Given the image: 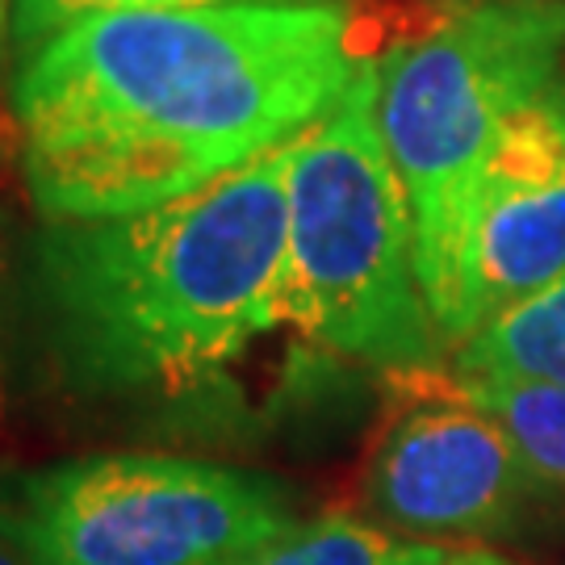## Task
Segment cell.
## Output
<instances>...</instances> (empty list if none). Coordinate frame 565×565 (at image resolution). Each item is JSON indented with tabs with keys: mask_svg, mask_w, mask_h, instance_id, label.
<instances>
[{
	"mask_svg": "<svg viewBox=\"0 0 565 565\" xmlns=\"http://www.w3.org/2000/svg\"><path fill=\"white\" fill-rule=\"evenodd\" d=\"M377 55L348 0L121 9L13 72L21 172L42 223L177 202L298 139Z\"/></svg>",
	"mask_w": 565,
	"mask_h": 565,
	"instance_id": "obj_1",
	"label": "cell"
},
{
	"mask_svg": "<svg viewBox=\"0 0 565 565\" xmlns=\"http://www.w3.org/2000/svg\"><path fill=\"white\" fill-rule=\"evenodd\" d=\"M294 139L177 202L42 223L30 294L60 377L93 398L189 394L281 327Z\"/></svg>",
	"mask_w": 565,
	"mask_h": 565,
	"instance_id": "obj_2",
	"label": "cell"
},
{
	"mask_svg": "<svg viewBox=\"0 0 565 565\" xmlns=\"http://www.w3.org/2000/svg\"><path fill=\"white\" fill-rule=\"evenodd\" d=\"M562 0H482L377 55V126L406 189L424 298L465 343L473 214L503 121L557 81Z\"/></svg>",
	"mask_w": 565,
	"mask_h": 565,
	"instance_id": "obj_3",
	"label": "cell"
},
{
	"mask_svg": "<svg viewBox=\"0 0 565 565\" xmlns=\"http://www.w3.org/2000/svg\"><path fill=\"white\" fill-rule=\"evenodd\" d=\"M281 327L385 377L436 369L448 352L419 285L406 189L377 126V60L294 139Z\"/></svg>",
	"mask_w": 565,
	"mask_h": 565,
	"instance_id": "obj_4",
	"label": "cell"
},
{
	"mask_svg": "<svg viewBox=\"0 0 565 565\" xmlns=\"http://www.w3.org/2000/svg\"><path fill=\"white\" fill-rule=\"evenodd\" d=\"M298 524L277 478L163 452L0 465V536L30 565H223Z\"/></svg>",
	"mask_w": 565,
	"mask_h": 565,
	"instance_id": "obj_5",
	"label": "cell"
},
{
	"mask_svg": "<svg viewBox=\"0 0 565 565\" xmlns=\"http://www.w3.org/2000/svg\"><path fill=\"white\" fill-rule=\"evenodd\" d=\"M373 465L369 503L411 536H494L511 527L541 478L507 427L465 394L457 373L406 369Z\"/></svg>",
	"mask_w": 565,
	"mask_h": 565,
	"instance_id": "obj_6",
	"label": "cell"
},
{
	"mask_svg": "<svg viewBox=\"0 0 565 565\" xmlns=\"http://www.w3.org/2000/svg\"><path fill=\"white\" fill-rule=\"evenodd\" d=\"M565 277V81L545 84L503 121L486 163L465 340Z\"/></svg>",
	"mask_w": 565,
	"mask_h": 565,
	"instance_id": "obj_7",
	"label": "cell"
},
{
	"mask_svg": "<svg viewBox=\"0 0 565 565\" xmlns=\"http://www.w3.org/2000/svg\"><path fill=\"white\" fill-rule=\"evenodd\" d=\"M461 377L565 385V277L457 348Z\"/></svg>",
	"mask_w": 565,
	"mask_h": 565,
	"instance_id": "obj_8",
	"label": "cell"
},
{
	"mask_svg": "<svg viewBox=\"0 0 565 565\" xmlns=\"http://www.w3.org/2000/svg\"><path fill=\"white\" fill-rule=\"evenodd\" d=\"M452 553L431 541H406L377 524L323 515L247 548L223 565H448Z\"/></svg>",
	"mask_w": 565,
	"mask_h": 565,
	"instance_id": "obj_9",
	"label": "cell"
},
{
	"mask_svg": "<svg viewBox=\"0 0 565 565\" xmlns=\"http://www.w3.org/2000/svg\"><path fill=\"white\" fill-rule=\"evenodd\" d=\"M461 385L486 415L507 427L532 473L553 490H565V385L494 377H461Z\"/></svg>",
	"mask_w": 565,
	"mask_h": 565,
	"instance_id": "obj_10",
	"label": "cell"
},
{
	"mask_svg": "<svg viewBox=\"0 0 565 565\" xmlns=\"http://www.w3.org/2000/svg\"><path fill=\"white\" fill-rule=\"evenodd\" d=\"M163 4H235V0H13V51L18 67L72 25L121 9H163Z\"/></svg>",
	"mask_w": 565,
	"mask_h": 565,
	"instance_id": "obj_11",
	"label": "cell"
},
{
	"mask_svg": "<svg viewBox=\"0 0 565 565\" xmlns=\"http://www.w3.org/2000/svg\"><path fill=\"white\" fill-rule=\"evenodd\" d=\"M13 72H18V51H13V0H0V139H18L13 130Z\"/></svg>",
	"mask_w": 565,
	"mask_h": 565,
	"instance_id": "obj_12",
	"label": "cell"
},
{
	"mask_svg": "<svg viewBox=\"0 0 565 565\" xmlns=\"http://www.w3.org/2000/svg\"><path fill=\"white\" fill-rule=\"evenodd\" d=\"M4 277H9V247H4V214H0V419L9 406V373H4Z\"/></svg>",
	"mask_w": 565,
	"mask_h": 565,
	"instance_id": "obj_13",
	"label": "cell"
},
{
	"mask_svg": "<svg viewBox=\"0 0 565 565\" xmlns=\"http://www.w3.org/2000/svg\"><path fill=\"white\" fill-rule=\"evenodd\" d=\"M0 565H30L21 557V548L9 541V536H0Z\"/></svg>",
	"mask_w": 565,
	"mask_h": 565,
	"instance_id": "obj_14",
	"label": "cell"
},
{
	"mask_svg": "<svg viewBox=\"0 0 565 565\" xmlns=\"http://www.w3.org/2000/svg\"><path fill=\"white\" fill-rule=\"evenodd\" d=\"M448 565H507V562H499V557H482V553H478V557H452Z\"/></svg>",
	"mask_w": 565,
	"mask_h": 565,
	"instance_id": "obj_15",
	"label": "cell"
}]
</instances>
